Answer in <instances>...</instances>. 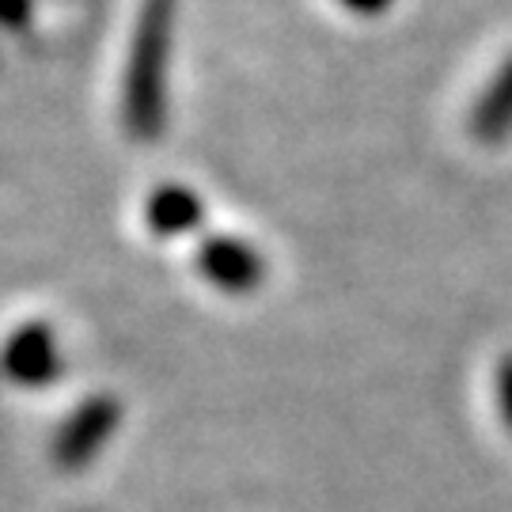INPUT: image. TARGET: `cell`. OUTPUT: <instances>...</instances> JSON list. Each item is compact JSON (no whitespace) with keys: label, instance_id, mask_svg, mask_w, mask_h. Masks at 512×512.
Returning a JSON list of instances; mask_svg holds the SVG:
<instances>
[{"label":"cell","instance_id":"277c9868","mask_svg":"<svg viewBox=\"0 0 512 512\" xmlns=\"http://www.w3.org/2000/svg\"><path fill=\"white\" fill-rule=\"evenodd\" d=\"M57 365L54 353V338L46 330H27L19 334L12 349H8V368L16 380H27V384H38V380H50Z\"/></svg>","mask_w":512,"mask_h":512},{"label":"cell","instance_id":"7a4b0ae2","mask_svg":"<svg viewBox=\"0 0 512 512\" xmlns=\"http://www.w3.org/2000/svg\"><path fill=\"white\" fill-rule=\"evenodd\" d=\"M202 270L209 274L213 285L228 289V293H247L258 285V274H262V258L247 247V243H236V239H213L202 255Z\"/></svg>","mask_w":512,"mask_h":512},{"label":"cell","instance_id":"8992f818","mask_svg":"<svg viewBox=\"0 0 512 512\" xmlns=\"http://www.w3.org/2000/svg\"><path fill=\"white\" fill-rule=\"evenodd\" d=\"M494 399H497L501 421L512 429V353H505L494 368Z\"/></svg>","mask_w":512,"mask_h":512},{"label":"cell","instance_id":"6da1fadb","mask_svg":"<svg viewBox=\"0 0 512 512\" xmlns=\"http://www.w3.org/2000/svg\"><path fill=\"white\" fill-rule=\"evenodd\" d=\"M167 23H171V8L167 0H152L141 31H137V50H133V65H129V88H126V110L133 137H152L160 129V114H164V57H167Z\"/></svg>","mask_w":512,"mask_h":512},{"label":"cell","instance_id":"52a82bcc","mask_svg":"<svg viewBox=\"0 0 512 512\" xmlns=\"http://www.w3.org/2000/svg\"><path fill=\"white\" fill-rule=\"evenodd\" d=\"M349 12H384L387 0H342Z\"/></svg>","mask_w":512,"mask_h":512},{"label":"cell","instance_id":"5b68a950","mask_svg":"<svg viewBox=\"0 0 512 512\" xmlns=\"http://www.w3.org/2000/svg\"><path fill=\"white\" fill-rule=\"evenodd\" d=\"M202 213L198 198H190L183 186H164V194H156L152 205H148V217H152V228L164 232V236H179L186 232Z\"/></svg>","mask_w":512,"mask_h":512},{"label":"cell","instance_id":"3957f363","mask_svg":"<svg viewBox=\"0 0 512 512\" xmlns=\"http://www.w3.org/2000/svg\"><path fill=\"white\" fill-rule=\"evenodd\" d=\"M471 133L482 145H497L512 133V57L497 69L478 107L471 110Z\"/></svg>","mask_w":512,"mask_h":512}]
</instances>
